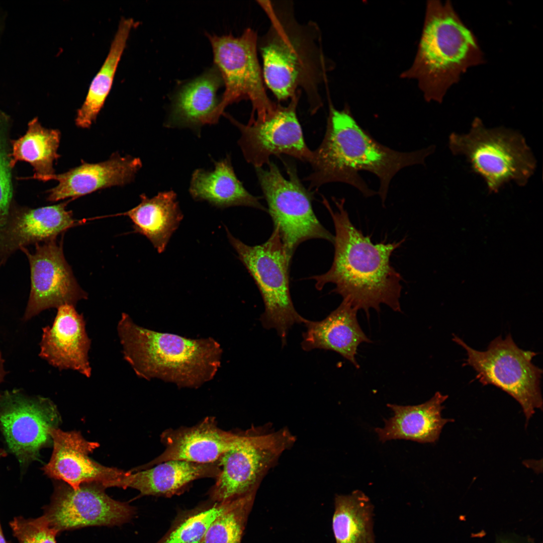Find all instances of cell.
<instances>
[{
	"instance_id": "cell-1",
	"label": "cell",
	"mask_w": 543,
	"mask_h": 543,
	"mask_svg": "<svg viewBox=\"0 0 543 543\" xmlns=\"http://www.w3.org/2000/svg\"><path fill=\"white\" fill-rule=\"evenodd\" d=\"M434 150V145L410 152L385 146L358 124L347 105L337 110L330 103L325 133L312 151V171L305 179L311 189L346 184L365 197L379 195L384 206L394 176L406 167L425 164Z\"/></svg>"
},
{
	"instance_id": "cell-2",
	"label": "cell",
	"mask_w": 543,
	"mask_h": 543,
	"mask_svg": "<svg viewBox=\"0 0 543 543\" xmlns=\"http://www.w3.org/2000/svg\"><path fill=\"white\" fill-rule=\"evenodd\" d=\"M322 199L335 228L334 254L327 272L310 278L315 281L317 290H321L328 283L333 284V292L357 310H363L367 315L370 309L379 312L382 304L402 312L400 299L403 279L391 264L390 258L404 239L374 244L370 236H365L351 223L344 208V199L332 198L335 210L326 198Z\"/></svg>"
},
{
	"instance_id": "cell-3",
	"label": "cell",
	"mask_w": 543,
	"mask_h": 543,
	"mask_svg": "<svg viewBox=\"0 0 543 543\" xmlns=\"http://www.w3.org/2000/svg\"><path fill=\"white\" fill-rule=\"evenodd\" d=\"M257 2L270 23L257 44L266 87L279 102L305 93L311 113H316L322 106L320 86L330 68L318 25L300 23L289 4Z\"/></svg>"
},
{
	"instance_id": "cell-4",
	"label": "cell",
	"mask_w": 543,
	"mask_h": 543,
	"mask_svg": "<svg viewBox=\"0 0 543 543\" xmlns=\"http://www.w3.org/2000/svg\"><path fill=\"white\" fill-rule=\"evenodd\" d=\"M117 329L124 358L140 378L198 388L213 379L220 367L222 349L212 338L153 331L138 325L125 313Z\"/></svg>"
},
{
	"instance_id": "cell-5",
	"label": "cell",
	"mask_w": 543,
	"mask_h": 543,
	"mask_svg": "<svg viewBox=\"0 0 543 543\" xmlns=\"http://www.w3.org/2000/svg\"><path fill=\"white\" fill-rule=\"evenodd\" d=\"M484 60L476 37L451 2L430 0L414 59L400 76L415 80L426 102L441 103L461 75Z\"/></svg>"
},
{
	"instance_id": "cell-6",
	"label": "cell",
	"mask_w": 543,
	"mask_h": 543,
	"mask_svg": "<svg viewBox=\"0 0 543 543\" xmlns=\"http://www.w3.org/2000/svg\"><path fill=\"white\" fill-rule=\"evenodd\" d=\"M448 145L452 154L467 158L491 193L510 181L526 185L536 168L535 159L521 134L503 127L486 128L478 117L468 133H451Z\"/></svg>"
},
{
	"instance_id": "cell-7",
	"label": "cell",
	"mask_w": 543,
	"mask_h": 543,
	"mask_svg": "<svg viewBox=\"0 0 543 543\" xmlns=\"http://www.w3.org/2000/svg\"><path fill=\"white\" fill-rule=\"evenodd\" d=\"M226 230L231 244L261 295L264 305L259 318L262 326L266 329L276 330L284 346L291 328L296 324H304L307 319L298 313L292 300L289 285L291 261L278 228L274 227L265 242L254 246L245 244Z\"/></svg>"
},
{
	"instance_id": "cell-8",
	"label": "cell",
	"mask_w": 543,
	"mask_h": 543,
	"mask_svg": "<svg viewBox=\"0 0 543 543\" xmlns=\"http://www.w3.org/2000/svg\"><path fill=\"white\" fill-rule=\"evenodd\" d=\"M452 340L466 351L463 365L473 368L480 383L501 389L520 404L526 424L536 409L542 410V370L532 362L538 353L520 348L510 333L494 338L484 351L473 348L454 334Z\"/></svg>"
},
{
	"instance_id": "cell-9",
	"label": "cell",
	"mask_w": 543,
	"mask_h": 543,
	"mask_svg": "<svg viewBox=\"0 0 543 543\" xmlns=\"http://www.w3.org/2000/svg\"><path fill=\"white\" fill-rule=\"evenodd\" d=\"M296 438L286 427L252 426L243 440L217 460L221 472L209 494L214 502H225L256 494L264 477Z\"/></svg>"
},
{
	"instance_id": "cell-10",
	"label": "cell",
	"mask_w": 543,
	"mask_h": 543,
	"mask_svg": "<svg viewBox=\"0 0 543 543\" xmlns=\"http://www.w3.org/2000/svg\"><path fill=\"white\" fill-rule=\"evenodd\" d=\"M207 36L212 47L215 66L225 86L216 110L217 120L227 106L243 100L250 101L252 105L248 122L262 121L272 114L277 104L266 93L258 57L257 33L247 28L237 37Z\"/></svg>"
},
{
	"instance_id": "cell-11",
	"label": "cell",
	"mask_w": 543,
	"mask_h": 543,
	"mask_svg": "<svg viewBox=\"0 0 543 543\" xmlns=\"http://www.w3.org/2000/svg\"><path fill=\"white\" fill-rule=\"evenodd\" d=\"M288 174L285 178L272 161L264 169L255 168L257 178L266 201L267 212L279 235L288 259L302 242L322 239L333 243L334 236L316 216L312 196L300 180L294 165L284 162Z\"/></svg>"
},
{
	"instance_id": "cell-12",
	"label": "cell",
	"mask_w": 543,
	"mask_h": 543,
	"mask_svg": "<svg viewBox=\"0 0 543 543\" xmlns=\"http://www.w3.org/2000/svg\"><path fill=\"white\" fill-rule=\"evenodd\" d=\"M60 422L56 406L48 398L28 396L18 390L0 394V431L21 471L38 459L42 448L51 444L49 430L57 428Z\"/></svg>"
},
{
	"instance_id": "cell-13",
	"label": "cell",
	"mask_w": 543,
	"mask_h": 543,
	"mask_svg": "<svg viewBox=\"0 0 543 543\" xmlns=\"http://www.w3.org/2000/svg\"><path fill=\"white\" fill-rule=\"evenodd\" d=\"M105 488L96 482L82 484L76 490L64 482L55 483L50 502L44 507L42 516L57 534L87 526L128 522L134 516L135 508L111 498Z\"/></svg>"
},
{
	"instance_id": "cell-14",
	"label": "cell",
	"mask_w": 543,
	"mask_h": 543,
	"mask_svg": "<svg viewBox=\"0 0 543 543\" xmlns=\"http://www.w3.org/2000/svg\"><path fill=\"white\" fill-rule=\"evenodd\" d=\"M301 93L283 106L277 104L273 113L263 121L254 120L244 125L229 114L223 115L241 133L239 145L246 160L255 168L270 162L273 155L286 154L310 162L313 152L306 144L297 115Z\"/></svg>"
},
{
	"instance_id": "cell-15",
	"label": "cell",
	"mask_w": 543,
	"mask_h": 543,
	"mask_svg": "<svg viewBox=\"0 0 543 543\" xmlns=\"http://www.w3.org/2000/svg\"><path fill=\"white\" fill-rule=\"evenodd\" d=\"M35 245L32 252L25 247L20 249L28 259L31 273V291L24 316L26 320L47 309L65 304L75 306L87 297L65 259L62 244L54 239Z\"/></svg>"
},
{
	"instance_id": "cell-16",
	"label": "cell",
	"mask_w": 543,
	"mask_h": 543,
	"mask_svg": "<svg viewBox=\"0 0 543 543\" xmlns=\"http://www.w3.org/2000/svg\"><path fill=\"white\" fill-rule=\"evenodd\" d=\"M53 451L48 463L42 470L49 478L66 483L74 490L86 483L103 485L115 480L125 472L104 466L92 460L89 454L99 444L85 440L80 432L63 431L51 428Z\"/></svg>"
},
{
	"instance_id": "cell-17",
	"label": "cell",
	"mask_w": 543,
	"mask_h": 543,
	"mask_svg": "<svg viewBox=\"0 0 543 543\" xmlns=\"http://www.w3.org/2000/svg\"><path fill=\"white\" fill-rule=\"evenodd\" d=\"M244 435L245 431L234 433L221 429L216 419L211 416L193 426L166 429L160 435L161 442L165 446L163 452L139 467L138 471L169 460L201 464L215 462L224 453L237 446Z\"/></svg>"
},
{
	"instance_id": "cell-18",
	"label": "cell",
	"mask_w": 543,
	"mask_h": 543,
	"mask_svg": "<svg viewBox=\"0 0 543 543\" xmlns=\"http://www.w3.org/2000/svg\"><path fill=\"white\" fill-rule=\"evenodd\" d=\"M90 344L83 315L65 304L57 308L52 326L43 328L40 355L60 371L72 370L89 378Z\"/></svg>"
},
{
	"instance_id": "cell-19",
	"label": "cell",
	"mask_w": 543,
	"mask_h": 543,
	"mask_svg": "<svg viewBox=\"0 0 543 543\" xmlns=\"http://www.w3.org/2000/svg\"><path fill=\"white\" fill-rule=\"evenodd\" d=\"M81 164L66 172L47 176H32L41 181L56 180L58 185L48 191V200L56 202L68 198H76L96 191L113 186H124L132 182L142 166L139 158L112 154L105 161Z\"/></svg>"
},
{
	"instance_id": "cell-20",
	"label": "cell",
	"mask_w": 543,
	"mask_h": 543,
	"mask_svg": "<svg viewBox=\"0 0 543 543\" xmlns=\"http://www.w3.org/2000/svg\"><path fill=\"white\" fill-rule=\"evenodd\" d=\"M144 471L125 472L117 480L106 483L107 487L132 488L144 495L170 497L180 493L192 481L204 478H216L221 472L217 461L201 464L169 460Z\"/></svg>"
},
{
	"instance_id": "cell-21",
	"label": "cell",
	"mask_w": 543,
	"mask_h": 543,
	"mask_svg": "<svg viewBox=\"0 0 543 543\" xmlns=\"http://www.w3.org/2000/svg\"><path fill=\"white\" fill-rule=\"evenodd\" d=\"M357 310L346 300L321 321L307 320L304 323L301 347L306 351L315 349L332 350L341 355L356 369L359 365L355 359L358 346L371 343L361 328L357 319Z\"/></svg>"
},
{
	"instance_id": "cell-22",
	"label": "cell",
	"mask_w": 543,
	"mask_h": 543,
	"mask_svg": "<svg viewBox=\"0 0 543 543\" xmlns=\"http://www.w3.org/2000/svg\"><path fill=\"white\" fill-rule=\"evenodd\" d=\"M68 203L25 210L10 215L0 239V262L22 247L55 239L72 227L76 221L72 212L66 209Z\"/></svg>"
},
{
	"instance_id": "cell-23",
	"label": "cell",
	"mask_w": 543,
	"mask_h": 543,
	"mask_svg": "<svg viewBox=\"0 0 543 543\" xmlns=\"http://www.w3.org/2000/svg\"><path fill=\"white\" fill-rule=\"evenodd\" d=\"M448 396L437 391L426 402L416 405H399L387 404L394 415L384 419V427H377L375 431L382 442L392 439H405L419 443H434L440 435L443 426L454 420L444 418L441 412L443 402Z\"/></svg>"
},
{
	"instance_id": "cell-24",
	"label": "cell",
	"mask_w": 543,
	"mask_h": 543,
	"mask_svg": "<svg viewBox=\"0 0 543 543\" xmlns=\"http://www.w3.org/2000/svg\"><path fill=\"white\" fill-rule=\"evenodd\" d=\"M223 84L214 66L182 86L173 98L165 126L188 127L198 132L204 125L217 123L216 112L220 103L217 93Z\"/></svg>"
},
{
	"instance_id": "cell-25",
	"label": "cell",
	"mask_w": 543,
	"mask_h": 543,
	"mask_svg": "<svg viewBox=\"0 0 543 543\" xmlns=\"http://www.w3.org/2000/svg\"><path fill=\"white\" fill-rule=\"evenodd\" d=\"M215 169H197L192 174L189 192L196 201L218 208L247 206L267 212L259 198L250 194L237 177L230 157L214 161Z\"/></svg>"
},
{
	"instance_id": "cell-26",
	"label": "cell",
	"mask_w": 543,
	"mask_h": 543,
	"mask_svg": "<svg viewBox=\"0 0 543 543\" xmlns=\"http://www.w3.org/2000/svg\"><path fill=\"white\" fill-rule=\"evenodd\" d=\"M140 203L125 213L133 223L135 231L146 236L158 253L163 252L183 215L173 191L159 193L149 198L140 195Z\"/></svg>"
},
{
	"instance_id": "cell-27",
	"label": "cell",
	"mask_w": 543,
	"mask_h": 543,
	"mask_svg": "<svg viewBox=\"0 0 543 543\" xmlns=\"http://www.w3.org/2000/svg\"><path fill=\"white\" fill-rule=\"evenodd\" d=\"M135 24L131 18L121 20L108 55L93 79L83 103L77 111L75 119L77 126L88 128L96 121L110 92L130 33Z\"/></svg>"
},
{
	"instance_id": "cell-28",
	"label": "cell",
	"mask_w": 543,
	"mask_h": 543,
	"mask_svg": "<svg viewBox=\"0 0 543 543\" xmlns=\"http://www.w3.org/2000/svg\"><path fill=\"white\" fill-rule=\"evenodd\" d=\"M374 508L369 497L360 490L336 495L332 520L335 543H376Z\"/></svg>"
},
{
	"instance_id": "cell-29",
	"label": "cell",
	"mask_w": 543,
	"mask_h": 543,
	"mask_svg": "<svg viewBox=\"0 0 543 543\" xmlns=\"http://www.w3.org/2000/svg\"><path fill=\"white\" fill-rule=\"evenodd\" d=\"M60 138L59 130L46 128L34 118L28 123L26 133L12 141L10 167H14L18 161H25L33 167V176L54 174V162L60 156L57 152Z\"/></svg>"
},
{
	"instance_id": "cell-30",
	"label": "cell",
	"mask_w": 543,
	"mask_h": 543,
	"mask_svg": "<svg viewBox=\"0 0 543 543\" xmlns=\"http://www.w3.org/2000/svg\"><path fill=\"white\" fill-rule=\"evenodd\" d=\"M232 500L214 502L182 515L157 543H203L211 523L229 507Z\"/></svg>"
},
{
	"instance_id": "cell-31",
	"label": "cell",
	"mask_w": 543,
	"mask_h": 543,
	"mask_svg": "<svg viewBox=\"0 0 543 543\" xmlns=\"http://www.w3.org/2000/svg\"><path fill=\"white\" fill-rule=\"evenodd\" d=\"M256 494L233 499L229 507L211 523L203 543H241Z\"/></svg>"
},
{
	"instance_id": "cell-32",
	"label": "cell",
	"mask_w": 543,
	"mask_h": 543,
	"mask_svg": "<svg viewBox=\"0 0 543 543\" xmlns=\"http://www.w3.org/2000/svg\"><path fill=\"white\" fill-rule=\"evenodd\" d=\"M10 525L19 543H56L57 533L42 516L37 518L18 516L10 522Z\"/></svg>"
},
{
	"instance_id": "cell-33",
	"label": "cell",
	"mask_w": 543,
	"mask_h": 543,
	"mask_svg": "<svg viewBox=\"0 0 543 543\" xmlns=\"http://www.w3.org/2000/svg\"><path fill=\"white\" fill-rule=\"evenodd\" d=\"M11 169L5 136L0 132V239L11 215L13 197Z\"/></svg>"
},
{
	"instance_id": "cell-34",
	"label": "cell",
	"mask_w": 543,
	"mask_h": 543,
	"mask_svg": "<svg viewBox=\"0 0 543 543\" xmlns=\"http://www.w3.org/2000/svg\"><path fill=\"white\" fill-rule=\"evenodd\" d=\"M495 543H534L533 540L527 537H523L515 534H506L499 535Z\"/></svg>"
},
{
	"instance_id": "cell-35",
	"label": "cell",
	"mask_w": 543,
	"mask_h": 543,
	"mask_svg": "<svg viewBox=\"0 0 543 543\" xmlns=\"http://www.w3.org/2000/svg\"><path fill=\"white\" fill-rule=\"evenodd\" d=\"M4 457L3 452L0 450V459ZM0 543H9L6 539L4 535L3 532L1 522H0Z\"/></svg>"
},
{
	"instance_id": "cell-36",
	"label": "cell",
	"mask_w": 543,
	"mask_h": 543,
	"mask_svg": "<svg viewBox=\"0 0 543 543\" xmlns=\"http://www.w3.org/2000/svg\"><path fill=\"white\" fill-rule=\"evenodd\" d=\"M6 374L7 372L5 369L4 364L0 363V384L3 381Z\"/></svg>"
}]
</instances>
